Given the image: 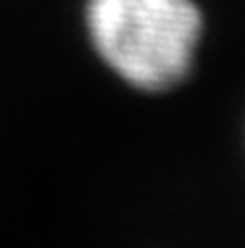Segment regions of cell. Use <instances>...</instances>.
Returning <instances> with one entry per match:
<instances>
[{
  "instance_id": "6da1fadb",
  "label": "cell",
  "mask_w": 245,
  "mask_h": 248,
  "mask_svg": "<svg viewBox=\"0 0 245 248\" xmlns=\"http://www.w3.org/2000/svg\"><path fill=\"white\" fill-rule=\"evenodd\" d=\"M85 21L106 66L148 93L185 79L203 29L192 0H87Z\"/></svg>"
}]
</instances>
